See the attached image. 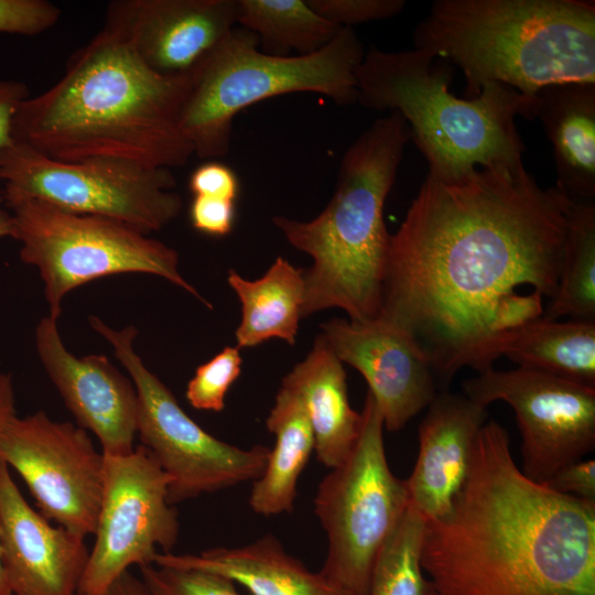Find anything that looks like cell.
I'll use <instances>...</instances> for the list:
<instances>
[{
  "label": "cell",
  "instance_id": "cell-1",
  "mask_svg": "<svg viewBox=\"0 0 595 595\" xmlns=\"http://www.w3.org/2000/svg\"><path fill=\"white\" fill-rule=\"evenodd\" d=\"M570 203L523 164L428 175L390 235L378 317L410 333L448 383L497 334L542 315Z\"/></svg>",
  "mask_w": 595,
  "mask_h": 595
},
{
  "label": "cell",
  "instance_id": "cell-2",
  "mask_svg": "<svg viewBox=\"0 0 595 595\" xmlns=\"http://www.w3.org/2000/svg\"><path fill=\"white\" fill-rule=\"evenodd\" d=\"M421 565L440 595H595V500L528 478L489 421L451 511L426 522Z\"/></svg>",
  "mask_w": 595,
  "mask_h": 595
},
{
  "label": "cell",
  "instance_id": "cell-3",
  "mask_svg": "<svg viewBox=\"0 0 595 595\" xmlns=\"http://www.w3.org/2000/svg\"><path fill=\"white\" fill-rule=\"evenodd\" d=\"M187 88L188 74L152 71L101 30L52 87L20 105L12 140L63 162L113 158L172 170L193 155L180 122Z\"/></svg>",
  "mask_w": 595,
  "mask_h": 595
},
{
  "label": "cell",
  "instance_id": "cell-4",
  "mask_svg": "<svg viewBox=\"0 0 595 595\" xmlns=\"http://www.w3.org/2000/svg\"><path fill=\"white\" fill-rule=\"evenodd\" d=\"M412 37L462 71L465 99L490 83L529 98L549 85L595 83L593 0H436Z\"/></svg>",
  "mask_w": 595,
  "mask_h": 595
},
{
  "label": "cell",
  "instance_id": "cell-5",
  "mask_svg": "<svg viewBox=\"0 0 595 595\" xmlns=\"http://www.w3.org/2000/svg\"><path fill=\"white\" fill-rule=\"evenodd\" d=\"M410 138L400 112L377 119L344 153L335 192L320 215L309 221L272 218L312 258L304 270L303 317L329 307L354 322L378 317L390 240L383 207Z\"/></svg>",
  "mask_w": 595,
  "mask_h": 595
},
{
  "label": "cell",
  "instance_id": "cell-6",
  "mask_svg": "<svg viewBox=\"0 0 595 595\" xmlns=\"http://www.w3.org/2000/svg\"><path fill=\"white\" fill-rule=\"evenodd\" d=\"M452 75L453 65L429 51L371 47L355 71L357 101L400 112L437 180L522 164L526 147L515 118L534 119L536 97L490 83L474 99L458 98L450 90Z\"/></svg>",
  "mask_w": 595,
  "mask_h": 595
},
{
  "label": "cell",
  "instance_id": "cell-7",
  "mask_svg": "<svg viewBox=\"0 0 595 595\" xmlns=\"http://www.w3.org/2000/svg\"><path fill=\"white\" fill-rule=\"evenodd\" d=\"M364 55L353 28L340 29L322 50L296 56L264 53L253 32L234 28L188 73L180 122L193 154H227L235 116L270 97L318 93L338 105L357 102L355 71Z\"/></svg>",
  "mask_w": 595,
  "mask_h": 595
},
{
  "label": "cell",
  "instance_id": "cell-8",
  "mask_svg": "<svg viewBox=\"0 0 595 595\" xmlns=\"http://www.w3.org/2000/svg\"><path fill=\"white\" fill-rule=\"evenodd\" d=\"M9 237L21 244L22 262L44 283L48 315L57 318L72 290L118 273L158 275L203 302L178 270V253L122 221L60 208L45 201L2 192Z\"/></svg>",
  "mask_w": 595,
  "mask_h": 595
},
{
  "label": "cell",
  "instance_id": "cell-9",
  "mask_svg": "<svg viewBox=\"0 0 595 595\" xmlns=\"http://www.w3.org/2000/svg\"><path fill=\"white\" fill-rule=\"evenodd\" d=\"M361 414L356 445L323 478L314 498L328 541L318 572L345 595H369L376 560L409 504L404 480L389 467L383 420L369 392Z\"/></svg>",
  "mask_w": 595,
  "mask_h": 595
},
{
  "label": "cell",
  "instance_id": "cell-10",
  "mask_svg": "<svg viewBox=\"0 0 595 595\" xmlns=\"http://www.w3.org/2000/svg\"><path fill=\"white\" fill-rule=\"evenodd\" d=\"M88 322L110 344L136 387L137 434L171 479V505L259 478L269 457L268 446L241 448L209 434L136 353L138 331L133 325L116 329L94 315Z\"/></svg>",
  "mask_w": 595,
  "mask_h": 595
},
{
  "label": "cell",
  "instance_id": "cell-11",
  "mask_svg": "<svg viewBox=\"0 0 595 595\" xmlns=\"http://www.w3.org/2000/svg\"><path fill=\"white\" fill-rule=\"evenodd\" d=\"M0 180L3 193L112 218L147 235L173 221L183 206L170 169L113 158L63 162L14 141L0 153Z\"/></svg>",
  "mask_w": 595,
  "mask_h": 595
},
{
  "label": "cell",
  "instance_id": "cell-12",
  "mask_svg": "<svg viewBox=\"0 0 595 595\" xmlns=\"http://www.w3.org/2000/svg\"><path fill=\"white\" fill-rule=\"evenodd\" d=\"M105 455V454H104ZM171 479L143 445L105 455L96 537L77 595H101L132 565H150L178 537L177 512L169 501Z\"/></svg>",
  "mask_w": 595,
  "mask_h": 595
},
{
  "label": "cell",
  "instance_id": "cell-13",
  "mask_svg": "<svg viewBox=\"0 0 595 595\" xmlns=\"http://www.w3.org/2000/svg\"><path fill=\"white\" fill-rule=\"evenodd\" d=\"M0 461L25 483L39 511L84 538L97 526L105 455L88 432L40 410L0 431Z\"/></svg>",
  "mask_w": 595,
  "mask_h": 595
},
{
  "label": "cell",
  "instance_id": "cell-14",
  "mask_svg": "<svg viewBox=\"0 0 595 595\" xmlns=\"http://www.w3.org/2000/svg\"><path fill=\"white\" fill-rule=\"evenodd\" d=\"M462 386L482 407L500 400L513 409L522 441L521 472L537 483L595 447V387L520 367H490Z\"/></svg>",
  "mask_w": 595,
  "mask_h": 595
},
{
  "label": "cell",
  "instance_id": "cell-15",
  "mask_svg": "<svg viewBox=\"0 0 595 595\" xmlns=\"http://www.w3.org/2000/svg\"><path fill=\"white\" fill-rule=\"evenodd\" d=\"M321 327L335 356L367 381L388 431L401 430L436 396L430 358L398 325L380 317L365 322L332 318Z\"/></svg>",
  "mask_w": 595,
  "mask_h": 595
},
{
  "label": "cell",
  "instance_id": "cell-16",
  "mask_svg": "<svg viewBox=\"0 0 595 595\" xmlns=\"http://www.w3.org/2000/svg\"><path fill=\"white\" fill-rule=\"evenodd\" d=\"M237 24V0H115L101 30L149 68L188 74Z\"/></svg>",
  "mask_w": 595,
  "mask_h": 595
},
{
  "label": "cell",
  "instance_id": "cell-17",
  "mask_svg": "<svg viewBox=\"0 0 595 595\" xmlns=\"http://www.w3.org/2000/svg\"><path fill=\"white\" fill-rule=\"evenodd\" d=\"M34 336L39 359L77 425L95 434L105 455L131 452L138 396L130 377L105 355L72 354L61 337L58 320L48 314L37 323Z\"/></svg>",
  "mask_w": 595,
  "mask_h": 595
},
{
  "label": "cell",
  "instance_id": "cell-18",
  "mask_svg": "<svg viewBox=\"0 0 595 595\" xmlns=\"http://www.w3.org/2000/svg\"><path fill=\"white\" fill-rule=\"evenodd\" d=\"M0 541L12 595H77L89 556L85 538L33 509L1 461Z\"/></svg>",
  "mask_w": 595,
  "mask_h": 595
},
{
  "label": "cell",
  "instance_id": "cell-19",
  "mask_svg": "<svg viewBox=\"0 0 595 595\" xmlns=\"http://www.w3.org/2000/svg\"><path fill=\"white\" fill-rule=\"evenodd\" d=\"M419 428V454L404 480L409 506L426 522L445 517L466 482L487 408L465 394L436 393Z\"/></svg>",
  "mask_w": 595,
  "mask_h": 595
},
{
  "label": "cell",
  "instance_id": "cell-20",
  "mask_svg": "<svg viewBox=\"0 0 595 595\" xmlns=\"http://www.w3.org/2000/svg\"><path fill=\"white\" fill-rule=\"evenodd\" d=\"M154 565L202 570L231 580L251 595H345L320 572H312L286 553L272 534L234 548H214L199 554L158 553Z\"/></svg>",
  "mask_w": 595,
  "mask_h": 595
},
{
  "label": "cell",
  "instance_id": "cell-21",
  "mask_svg": "<svg viewBox=\"0 0 595 595\" xmlns=\"http://www.w3.org/2000/svg\"><path fill=\"white\" fill-rule=\"evenodd\" d=\"M536 100V118L553 149L554 187L572 202H594L595 83L549 85Z\"/></svg>",
  "mask_w": 595,
  "mask_h": 595
},
{
  "label": "cell",
  "instance_id": "cell-22",
  "mask_svg": "<svg viewBox=\"0 0 595 595\" xmlns=\"http://www.w3.org/2000/svg\"><path fill=\"white\" fill-rule=\"evenodd\" d=\"M281 386L296 392L305 405L317 461L328 468L340 465L358 441L363 414L350 407L343 363L321 334Z\"/></svg>",
  "mask_w": 595,
  "mask_h": 595
},
{
  "label": "cell",
  "instance_id": "cell-23",
  "mask_svg": "<svg viewBox=\"0 0 595 595\" xmlns=\"http://www.w3.org/2000/svg\"><path fill=\"white\" fill-rule=\"evenodd\" d=\"M500 356L520 368L595 387V322H558L542 316L524 322L493 337L474 369L490 368Z\"/></svg>",
  "mask_w": 595,
  "mask_h": 595
},
{
  "label": "cell",
  "instance_id": "cell-24",
  "mask_svg": "<svg viewBox=\"0 0 595 595\" xmlns=\"http://www.w3.org/2000/svg\"><path fill=\"white\" fill-rule=\"evenodd\" d=\"M266 424L275 442L262 474L253 482L249 506L269 517L293 510L299 478L314 451V434L302 399L283 386Z\"/></svg>",
  "mask_w": 595,
  "mask_h": 595
},
{
  "label": "cell",
  "instance_id": "cell-25",
  "mask_svg": "<svg viewBox=\"0 0 595 595\" xmlns=\"http://www.w3.org/2000/svg\"><path fill=\"white\" fill-rule=\"evenodd\" d=\"M227 282L241 303V321L236 329L238 348L253 347L270 338L295 343L303 317L304 270L278 257L263 277L250 281L230 270Z\"/></svg>",
  "mask_w": 595,
  "mask_h": 595
},
{
  "label": "cell",
  "instance_id": "cell-26",
  "mask_svg": "<svg viewBox=\"0 0 595 595\" xmlns=\"http://www.w3.org/2000/svg\"><path fill=\"white\" fill-rule=\"evenodd\" d=\"M541 316L595 322L594 202L571 201L569 205L558 286Z\"/></svg>",
  "mask_w": 595,
  "mask_h": 595
},
{
  "label": "cell",
  "instance_id": "cell-27",
  "mask_svg": "<svg viewBox=\"0 0 595 595\" xmlns=\"http://www.w3.org/2000/svg\"><path fill=\"white\" fill-rule=\"evenodd\" d=\"M237 24L253 32L264 53L309 55L326 46L340 31L316 13L307 0H237Z\"/></svg>",
  "mask_w": 595,
  "mask_h": 595
},
{
  "label": "cell",
  "instance_id": "cell-28",
  "mask_svg": "<svg viewBox=\"0 0 595 595\" xmlns=\"http://www.w3.org/2000/svg\"><path fill=\"white\" fill-rule=\"evenodd\" d=\"M426 520L409 505L381 549L370 580L369 595H425L421 551Z\"/></svg>",
  "mask_w": 595,
  "mask_h": 595
},
{
  "label": "cell",
  "instance_id": "cell-29",
  "mask_svg": "<svg viewBox=\"0 0 595 595\" xmlns=\"http://www.w3.org/2000/svg\"><path fill=\"white\" fill-rule=\"evenodd\" d=\"M239 349L237 346H227L196 368L185 392L193 408L213 412L224 410L226 394L241 371Z\"/></svg>",
  "mask_w": 595,
  "mask_h": 595
},
{
  "label": "cell",
  "instance_id": "cell-30",
  "mask_svg": "<svg viewBox=\"0 0 595 595\" xmlns=\"http://www.w3.org/2000/svg\"><path fill=\"white\" fill-rule=\"evenodd\" d=\"M140 571L155 595H240L231 580L202 570L150 564Z\"/></svg>",
  "mask_w": 595,
  "mask_h": 595
},
{
  "label": "cell",
  "instance_id": "cell-31",
  "mask_svg": "<svg viewBox=\"0 0 595 595\" xmlns=\"http://www.w3.org/2000/svg\"><path fill=\"white\" fill-rule=\"evenodd\" d=\"M322 18L339 28L382 20L399 14L403 0H307Z\"/></svg>",
  "mask_w": 595,
  "mask_h": 595
},
{
  "label": "cell",
  "instance_id": "cell-32",
  "mask_svg": "<svg viewBox=\"0 0 595 595\" xmlns=\"http://www.w3.org/2000/svg\"><path fill=\"white\" fill-rule=\"evenodd\" d=\"M60 8L46 0H0V33L37 35L53 28Z\"/></svg>",
  "mask_w": 595,
  "mask_h": 595
},
{
  "label": "cell",
  "instance_id": "cell-33",
  "mask_svg": "<svg viewBox=\"0 0 595 595\" xmlns=\"http://www.w3.org/2000/svg\"><path fill=\"white\" fill-rule=\"evenodd\" d=\"M188 187L194 196L235 202L239 193L237 174L228 165L209 161L197 166L191 174Z\"/></svg>",
  "mask_w": 595,
  "mask_h": 595
},
{
  "label": "cell",
  "instance_id": "cell-34",
  "mask_svg": "<svg viewBox=\"0 0 595 595\" xmlns=\"http://www.w3.org/2000/svg\"><path fill=\"white\" fill-rule=\"evenodd\" d=\"M235 202L206 196H194L190 206L192 226L208 236L230 234L235 223Z\"/></svg>",
  "mask_w": 595,
  "mask_h": 595
},
{
  "label": "cell",
  "instance_id": "cell-35",
  "mask_svg": "<svg viewBox=\"0 0 595 595\" xmlns=\"http://www.w3.org/2000/svg\"><path fill=\"white\" fill-rule=\"evenodd\" d=\"M543 485L561 495L595 500V461L581 458L572 462L555 472Z\"/></svg>",
  "mask_w": 595,
  "mask_h": 595
},
{
  "label": "cell",
  "instance_id": "cell-36",
  "mask_svg": "<svg viewBox=\"0 0 595 595\" xmlns=\"http://www.w3.org/2000/svg\"><path fill=\"white\" fill-rule=\"evenodd\" d=\"M29 95V88L24 83L0 79V153L13 142L11 136L13 118Z\"/></svg>",
  "mask_w": 595,
  "mask_h": 595
},
{
  "label": "cell",
  "instance_id": "cell-37",
  "mask_svg": "<svg viewBox=\"0 0 595 595\" xmlns=\"http://www.w3.org/2000/svg\"><path fill=\"white\" fill-rule=\"evenodd\" d=\"M101 595H155L142 581L129 571L117 578Z\"/></svg>",
  "mask_w": 595,
  "mask_h": 595
},
{
  "label": "cell",
  "instance_id": "cell-38",
  "mask_svg": "<svg viewBox=\"0 0 595 595\" xmlns=\"http://www.w3.org/2000/svg\"><path fill=\"white\" fill-rule=\"evenodd\" d=\"M15 393L11 375L0 372V431L15 415Z\"/></svg>",
  "mask_w": 595,
  "mask_h": 595
},
{
  "label": "cell",
  "instance_id": "cell-39",
  "mask_svg": "<svg viewBox=\"0 0 595 595\" xmlns=\"http://www.w3.org/2000/svg\"><path fill=\"white\" fill-rule=\"evenodd\" d=\"M0 595H12V592L9 587L4 569H3L1 541H0Z\"/></svg>",
  "mask_w": 595,
  "mask_h": 595
},
{
  "label": "cell",
  "instance_id": "cell-40",
  "mask_svg": "<svg viewBox=\"0 0 595 595\" xmlns=\"http://www.w3.org/2000/svg\"><path fill=\"white\" fill-rule=\"evenodd\" d=\"M9 237V228L4 215V210L0 209V239Z\"/></svg>",
  "mask_w": 595,
  "mask_h": 595
},
{
  "label": "cell",
  "instance_id": "cell-41",
  "mask_svg": "<svg viewBox=\"0 0 595 595\" xmlns=\"http://www.w3.org/2000/svg\"><path fill=\"white\" fill-rule=\"evenodd\" d=\"M425 595H440V594L431 586V584L429 582V587L426 589Z\"/></svg>",
  "mask_w": 595,
  "mask_h": 595
}]
</instances>
